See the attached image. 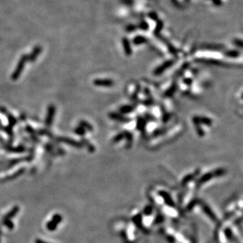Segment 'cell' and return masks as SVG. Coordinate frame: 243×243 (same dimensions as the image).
Masks as SVG:
<instances>
[{
  "instance_id": "cell-1",
  "label": "cell",
  "mask_w": 243,
  "mask_h": 243,
  "mask_svg": "<svg viewBox=\"0 0 243 243\" xmlns=\"http://www.w3.org/2000/svg\"><path fill=\"white\" fill-rule=\"evenodd\" d=\"M61 221V216L58 214L54 216V217L52 218V219L50 220L49 223L47 225V227L48 230H54V229H56L57 225Z\"/></svg>"
},
{
  "instance_id": "cell-2",
  "label": "cell",
  "mask_w": 243,
  "mask_h": 243,
  "mask_svg": "<svg viewBox=\"0 0 243 243\" xmlns=\"http://www.w3.org/2000/svg\"><path fill=\"white\" fill-rule=\"evenodd\" d=\"M172 63H173V62H172V61H166L165 63H164L163 65H161V66H159V67L156 69V71L154 72V73L157 74V75H158V74L161 73V72H164L165 69H167L168 68L170 67V66L172 65Z\"/></svg>"
},
{
  "instance_id": "cell-3",
  "label": "cell",
  "mask_w": 243,
  "mask_h": 243,
  "mask_svg": "<svg viewBox=\"0 0 243 243\" xmlns=\"http://www.w3.org/2000/svg\"><path fill=\"white\" fill-rule=\"evenodd\" d=\"M113 81H109V80H96L95 81V84L98 85V86H102V87H109L113 85Z\"/></svg>"
},
{
  "instance_id": "cell-4",
  "label": "cell",
  "mask_w": 243,
  "mask_h": 243,
  "mask_svg": "<svg viewBox=\"0 0 243 243\" xmlns=\"http://www.w3.org/2000/svg\"><path fill=\"white\" fill-rule=\"evenodd\" d=\"M123 45H124V49H125V52H126V54H131V46L128 39H123Z\"/></svg>"
},
{
  "instance_id": "cell-5",
  "label": "cell",
  "mask_w": 243,
  "mask_h": 243,
  "mask_svg": "<svg viewBox=\"0 0 243 243\" xmlns=\"http://www.w3.org/2000/svg\"><path fill=\"white\" fill-rule=\"evenodd\" d=\"M144 41H146V39L143 36H138L136 37V39H135L134 42H135V44H143Z\"/></svg>"
},
{
  "instance_id": "cell-6",
  "label": "cell",
  "mask_w": 243,
  "mask_h": 243,
  "mask_svg": "<svg viewBox=\"0 0 243 243\" xmlns=\"http://www.w3.org/2000/svg\"><path fill=\"white\" fill-rule=\"evenodd\" d=\"M132 109H133L132 107L129 106H124L123 108H121L120 111H121L122 113H128V112H131Z\"/></svg>"
},
{
  "instance_id": "cell-7",
  "label": "cell",
  "mask_w": 243,
  "mask_h": 243,
  "mask_svg": "<svg viewBox=\"0 0 243 243\" xmlns=\"http://www.w3.org/2000/svg\"><path fill=\"white\" fill-rule=\"evenodd\" d=\"M112 117L114 118L115 120H120V121H126L127 120H125V118H123L120 115H118V114H112Z\"/></svg>"
},
{
  "instance_id": "cell-8",
  "label": "cell",
  "mask_w": 243,
  "mask_h": 243,
  "mask_svg": "<svg viewBox=\"0 0 243 243\" xmlns=\"http://www.w3.org/2000/svg\"><path fill=\"white\" fill-rule=\"evenodd\" d=\"M239 55V53L237 51H230L227 53V56L229 57H236Z\"/></svg>"
},
{
  "instance_id": "cell-9",
  "label": "cell",
  "mask_w": 243,
  "mask_h": 243,
  "mask_svg": "<svg viewBox=\"0 0 243 243\" xmlns=\"http://www.w3.org/2000/svg\"><path fill=\"white\" fill-rule=\"evenodd\" d=\"M35 243H47V242H46L43 241V240H39V239H37V240H35Z\"/></svg>"
}]
</instances>
